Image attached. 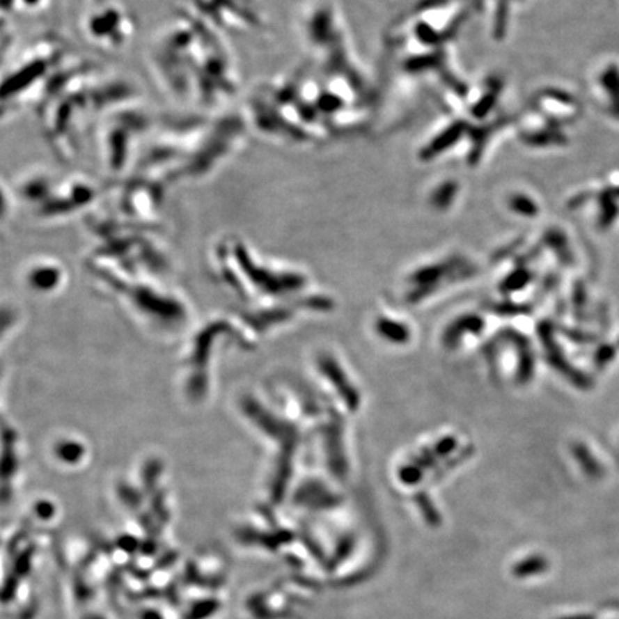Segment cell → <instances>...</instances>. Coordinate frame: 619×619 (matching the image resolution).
Segmentation results:
<instances>
[{
    "instance_id": "8",
    "label": "cell",
    "mask_w": 619,
    "mask_h": 619,
    "mask_svg": "<svg viewBox=\"0 0 619 619\" xmlns=\"http://www.w3.org/2000/svg\"><path fill=\"white\" fill-rule=\"evenodd\" d=\"M12 194L9 192V189L2 185L0 182V219H2L10 210V204H12Z\"/></svg>"
},
{
    "instance_id": "3",
    "label": "cell",
    "mask_w": 619,
    "mask_h": 619,
    "mask_svg": "<svg viewBox=\"0 0 619 619\" xmlns=\"http://www.w3.org/2000/svg\"><path fill=\"white\" fill-rule=\"evenodd\" d=\"M244 136V119L231 113L171 119L136 162L138 174L166 187L205 178L238 150Z\"/></svg>"
},
{
    "instance_id": "6",
    "label": "cell",
    "mask_w": 619,
    "mask_h": 619,
    "mask_svg": "<svg viewBox=\"0 0 619 619\" xmlns=\"http://www.w3.org/2000/svg\"><path fill=\"white\" fill-rule=\"evenodd\" d=\"M20 200L42 217L70 214L92 205L104 188L82 175L56 177L43 171L23 175L16 187Z\"/></svg>"
},
{
    "instance_id": "4",
    "label": "cell",
    "mask_w": 619,
    "mask_h": 619,
    "mask_svg": "<svg viewBox=\"0 0 619 619\" xmlns=\"http://www.w3.org/2000/svg\"><path fill=\"white\" fill-rule=\"evenodd\" d=\"M70 56L66 42L58 35L39 38L0 81V116L28 102H38L54 73Z\"/></svg>"
},
{
    "instance_id": "7",
    "label": "cell",
    "mask_w": 619,
    "mask_h": 619,
    "mask_svg": "<svg viewBox=\"0 0 619 619\" xmlns=\"http://www.w3.org/2000/svg\"><path fill=\"white\" fill-rule=\"evenodd\" d=\"M81 29L93 47L104 52H118L132 40L135 23L118 0H91L82 16Z\"/></svg>"
},
{
    "instance_id": "9",
    "label": "cell",
    "mask_w": 619,
    "mask_h": 619,
    "mask_svg": "<svg viewBox=\"0 0 619 619\" xmlns=\"http://www.w3.org/2000/svg\"><path fill=\"white\" fill-rule=\"evenodd\" d=\"M47 0H19V5L22 12H31L35 13L36 10L45 8Z\"/></svg>"
},
{
    "instance_id": "5",
    "label": "cell",
    "mask_w": 619,
    "mask_h": 619,
    "mask_svg": "<svg viewBox=\"0 0 619 619\" xmlns=\"http://www.w3.org/2000/svg\"><path fill=\"white\" fill-rule=\"evenodd\" d=\"M154 125L151 113L138 101L123 104L96 122L97 152L102 166L113 180L125 178L141 141Z\"/></svg>"
},
{
    "instance_id": "2",
    "label": "cell",
    "mask_w": 619,
    "mask_h": 619,
    "mask_svg": "<svg viewBox=\"0 0 619 619\" xmlns=\"http://www.w3.org/2000/svg\"><path fill=\"white\" fill-rule=\"evenodd\" d=\"M148 61L161 86L181 104L215 109L238 91L237 68L224 39L191 12L159 31Z\"/></svg>"
},
{
    "instance_id": "1",
    "label": "cell",
    "mask_w": 619,
    "mask_h": 619,
    "mask_svg": "<svg viewBox=\"0 0 619 619\" xmlns=\"http://www.w3.org/2000/svg\"><path fill=\"white\" fill-rule=\"evenodd\" d=\"M473 9L466 0H422L393 22L386 39L384 88L402 92L436 91L443 97L463 92L455 46Z\"/></svg>"
}]
</instances>
